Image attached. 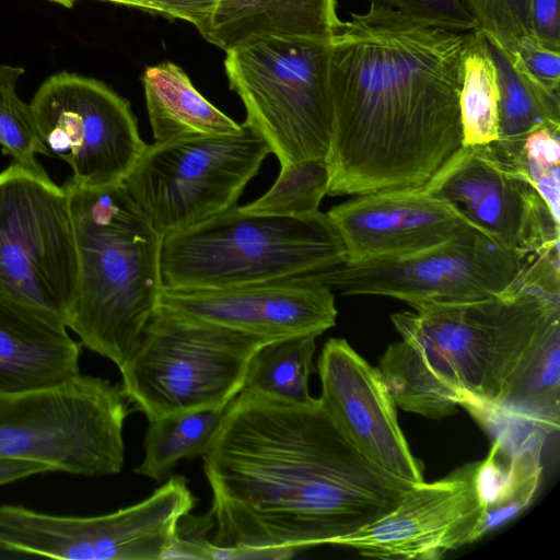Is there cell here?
Returning a JSON list of instances; mask_svg holds the SVG:
<instances>
[{
  "instance_id": "6da1fadb",
  "label": "cell",
  "mask_w": 560,
  "mask_h": 560,
  "mask_svg": "<svg viewBox=\"0 0 560 560\" xmlns=\"http://www.w3.org/2000/svg\"><path fill=\"white\" fill-rule=\"evenodd\" d=\"M212 542L236 559L334 545L394 510L415 486L365 458L319 398L243 388L201 455Z\"/></svg>"
},
{
  "instance_id": "5bb4252c",
  "label": "cell",
  "mask_w": 560,
  "mask_h": 560,
  "mask_svg": "<svg viewBox=\"0 0 560 560\" xmlns=\"http://www.w3.org/2000/svg\"><path fill=\"white\" fill-rule=\"evenodd\" d=\"M421 189L455 205L499 245L523 258L559 250L560 222L489 144H463Z\"/></svg>"
},
{
  "instance_id": "83f0119b",
  "label": "cell",
  "mask_w": 560,
  "mask_h": 560,
  "mask_svg": "<svg viewBox=\"0 0 560 560\" xmlns=\"http://www.w3.org/2000/svg\"><path fill=\"white\" fill-rule=\"evenodd\" d=\"M280 167L278 178L267 192L241 209L276 217H300L318 211L329 183L326 160L308 159Z\"/></svg>"
},
{
  "instance_id": "8fae6325",
  "label": "cell",
  "mask_w": 560,
  "mask_h": 560,
  "mask_svg": "<svg viewBox=\"0 0 560 560\" xmlns=\"http://www.w3.org/2000/svg\"><path fill=\"white\" fill-rule=\"evenodd\" d=\"M196 498L183 476L147 499L102 515L69 516L0 504V549L63 560L171 559L180 518Z\"/></svg>"
},
{
  "instance_id": "9c48e42d",
  "label": "cell",
  "mask_w": 560,
  "mask_h": 560,
  "mask_svg": "<svg viewBox=\"0 0 560 560\" xmlns=\"http://www.w3.org/2000/svg\"><path fill=\"white\" fill-rule=\"evenodd\" d=\"M269 153L267 142L243 124L235 133L147 144L122 183L165 236L235 207Z\"/></svg>"
},
{
  "instance_id": "d590c367",
  "label": "cell",
  "mask_w": 560,
  "mask_h": 560,
  "mask_svg": "<svg viewBox=\"0 0 560 560\" xmlns=\"http://www.w3.org/2000/svg\"><path fill=\"white\" fill-rule=\"evenodd\" d=\"M48 1L55 2V3L62 5L67 9H71L78 0H48Z\"/></svg>"
},
{
  "instance_id": "836d02e7",
  "label": "cell",
  "mask_w": 560,
  "mask_h": 560,
  "mask_svg": "<svg viewBox=\"0 0 560 560\" xmlns=\"http://www.w3.org/2000/svg\"><path fill=\"white\" fill-rule=\"evenodd\" d=\"M528 24L536 42L560 51V0H529Z\"/></svg>"
},
{
  "instance_id": "7402d4cb",
  "label": "cell",
  "mask_w": 560,
  "mask_h": 560,
  "mask_svg": "<svg viewBox=\"0 0 560 560\" xmlns=\"http://www.w3.org/2000/svg\"><path fill=\"white\" fill-rule=\"evenodd\" d=\"M541 448L513 447L495 436L488 456L478 462L477 483L483 504L477 538L503 525L532 502L540 483Z\"/></svg>"
},
{
  "instance_id": "30bf717a",
  "label": "cell",
  "mask_w": 560,
  "mask_h": 560,
  "mask_svg": "<svg viewBox=\"0 0 560 560\" xmlns=\"http://www.w3.org/2000/svg\"><path fill=\"white\" fill-rule=\"evenodd\" d=\"M77 252L63 187L15 162L0 173V298L70 322Z\"/></svg>"
},
{
  "instance_id": "f1b7e54d",
  "label": "cell",
  "mask_w": 560,
  "mask_h": 560,
  "mask_svg": "<svg viewBox=\"0 0 560 560\" xmlns=\"http://www.w3.org/2000/svg\"><path fill=\"white\" fill-rule=\"evenodd\" d=\"M24 72L23 67L0 62V145L13 162L37 176L49 177L36 160V154L47 155V152L39 140L31 105L16 93Z\"/></svg>"
},
{
  "instance_id": "e0dca14e",
  "label": "cell",
  "mask_w": 560,
  "mask_h": 560,
  "mask_svg": "<svg viewBox=\"0 0 560 560\" xmlns=\"http://www.w3.org/2000/svg\"><path fill=\"white\" fill-rule=\"evenodd\" d=\"M308 276V275H307ZM303 276L228 288H162L158 307L275 341L336 324L332 290Z\"/></svg>"
},
{
  "instance_id": "ffe728a7",
  "label": "cell",
  "mask_w": 560,
  "mask_h": 560,
  "mask_svg": "<svg viewBox=\"0 0 560 560\" xmlns=\"http://www.w3.org/2000/svg\"><path fill=\"white\" fill-rule=\"evenodd\" d=\"M336 0H218L198 31L228 51L255 37L330 40L342 26Z\"/></svg>"
},
{
  "instance_id": "3957f363",
  "label": "cell",
  "mask_w": 560,
  "mask_h": 560,
  "mask_svg": "<svg viewBox=\"0 0 560 560\" xmlns=\"http://www.w3.org/2000/svg\"><path fill=\"white\" fill-rule=\"evenodd\" d=\"M410 306L390 316L401 340L378 370L397 407L430 419L460 406L488 428L560 336V295L518 278L485 299Z\"/></svg>"
},
{
  "instance_id": "2e32d148",
  "label": "cell",
  "mask_w": 560,
  "mask_h": 560,
  "mask_svg": "<svg viewBox=\"0 0 560 560\" xmlns=\"http://www.w3.org/2000/svg\"><path fill=\"white\" fill-rule=\"evenodd\" d=\"M319 400L350 443L384 471L412 485L424 468L398 423L396 404L378 370L342 338H331L317 362Z\"/></svg>"
},
{
  "instance_id": "d6a6232c",
  "label": "cell",
  "mask_w": 560,
  "mask_h": 560,
  "mask_svg": "<svg viewBox=\"0 0 560 560\" xmlns=\"http://www.w3.org/2000/svg\"><path fill=\"white\" fill-rule=\"evenodd\" d=\"M163 13L191 23L199 31L208 21L218 0H101Z\"/></svg>"
},
{
  "instance_id": "277c9868",
  "label": "cell",
  "mask_w": 560,
  "mask_h": 560,
  "mask_svg": "<svg viewBox=\"0 0 560 560\" xmlns=\"http://www.w3.org/2000/svg\"><path fill=\"white\" fill-rule=\"evenodd\" d=\"M62 187L77 252L68 327L121 372L158 306L163 235L124 183L90 189L69 178Z\"/></svg>"
},
{
  "instance_id": "cb8c5ba5",
  "label": "cell",
  "mask_w": 560,
  "mask_h": 560,
  "mask_svg": "<svg viewBox=\"0 0 560 560\" xmlns=\"http://www.w3.org/2000/svg\"><path fill=\"white\" fill-rule=\"evenodd\" d=\"M459 114L464 145H486L499 139V89L486 35L465 34Z\"/></svg>"
},
{
  "instance_id": "ba28073f",
  "label": "cell",
  "mask_w": 560,
  "mask_h": 560,
  "mask_svg": "<svg viewBox=\"0 0 560 560\" xmlns=\"http://www.w3.org/2000/svg\"><path fill=\"white\" fill-rule=\"evenodd\" d=\"M262 338L155 308L120 372L121 389L150 421L224 408L244 388Z\"/></svg>"
},
{
  "instance_id": "52a82bcc",
  "label": "cell",
  "mask_w": 560,
  "mask_h": 560,
  "mask_svg": "<svg viewBox=\"0 0 560 560\" xmlns=\"http://www.w3.org/2000/svg\"><path fill=\"white\" fill-rule=\"evenodd\" d=\"M231 90L244 125L269 145L280 166L326 159L332 129L330 40L255 37L225 51Z\"/></svg>"
},
{
  "instance_id": "e575fe53",
  "label": "cell",
  "mask_w": 560,
  "mask_h": 560,
  "mask_svg": "<svg viewBox=\"0 0 560 560\" xmlns=\"http://www.w3.org/2000/svg\"><path fill=\"white\" fill-rule=\"evenodd\" d=\"M50 471L49 467L30 460L0 459V486Z\"/></svg>"
},
{
  "instance_id": "603a6c76",
  "label": "cell",
  "mask_w": 560,
  "mask_h": 560,
  "mask_svg": "<svg viewBox=\"0 0 560 560\" xmlns=\"http://www.w3.org/2000/svg\"><path fill=\"white\" fill-rule=\"evenodd\" d=\"M486 38L499 89L498 140L520 138L540 127H560L559 93L530 77L501 43Z\"/></svg>"
},
{
  "instance_id": "7c38bea8",
  "label": "cell",
  "mask_w": 560,
  "mask_h": 560,
  "mask_svg": "<svg viewBox=\"0 0 560 560\" xmlns=\"http://www.w3.org/2000/svg\"><path fill=\"white\" fill-rule=\"evenodd\" d=\"M30 105L47 155L68 163L81 187L121 184L147 147L129 102L97 79L57 72Z\"/></svg>"
},
{
  "instance_id": "4dcf8cb0",
  "label": "cell",
  "mask_w": 560,
  "mask_h": 560,
  "mask_svg": "<svg viewBox=\"0 0 560 560\" xmlns=\"http://www.w3.org/2000/svg\"><path fill=\"white\" fill-rule=\"evenodd\" d=\"M418 23L455 33L479 30L464 0H370Z\"/></svg>"
},
{
  "instance_id": "4316f807",
  "label": "cell",
  "mask_w": 560,
  "mask_h": 560,
  "mask_svg": "<svg viewBox=\"0 0 560 560\" xmlns=\"http://www.w3.org/2000/svg\"><path fill=\"white\" fill-rule=\"evenodd\" d=\"M489 147L532 185L560 222V127H540L520 138L495 140Z\"/></svg>"
},
{
  "instance_id": "9a60e30c",
  "label": "cell",
  "mask_w": 560,
  "mask_h": 560,
  "mask_svg": "<svg viewBox=\"0 0 560 560\" xmlns=\"http://www.w3.org/2000/svg\"><path fill=\"white\" fill-rule=\"evenodd\" d=\"M477 467L478 462L466 464L440 480L415 485L385 516L334 545L380 559L438 560L475 542L483 511Z\"/></svg>"
},
{
  "instance_id": "484cf974",
  "label": "cell",
  "mask_w": 560,
  "mask_h": 560,
  "mask_svg": "<svg viewBox=\"0 0 560 560\" xmlns=\"http://www.w3.org/2000/svg\"><path fill=\"white\" fill-rule=\"evenodd\" d=\"M317 336L300 335L270 341L252 358L244 388L278 398L308 402V378L315 372Z\"/></svg>"
},
{
  "instance_id": "f546056e",
  "label": "cell",
  "mask_w": 560,
  "mask_h": 560,
  "mask_svg": "<svg viewBox=\"0 0 560 560\" xmlns=\"http://www.w3.org/2000/svg\"><path fill=\"white\" fill-rule=\"evenodd\" d=\"M479 30L511 50L521 39L530 37L529 0H464Z\"/></svg>"
},
{
  "instance_id": "4fadbf2b",
  "label": "cell",
  "mask_w": 560,
  "mask_h": 560,
  "mask_svg": "<svg viewBox=\"0 0 560 560\" xmlns=\"http://www.w3.org/2000/svg\"><path fill=\"white\" fill-rule=\"evenodd\" d=\"M527 258L478 228L412 254L341 264L308 279L346 295H384L411 305L485 299L510 289Z\"/></svg>"
},
{
  "instance_id": "d6986e66",
  "label": "cell",
  "mask_w": 560,
  "mask_h": 560,
  "mask_svg": "<svg viewBox=\"0 0 560 560\" xmlns=\"http://www.w3.org/2000/svg\"><path fill=\"white\" fill-rule=\"evenodd\" d=\"M81 346L58 318L0 298V390L51 386L80 374Z\"/></svg>"
},
{
  "instance_id": "d4e9b609",
  "label": "cell",
  "mask_w": 560,
  "mask_h": 560,
  "mask_svg": "<svg viewBox=\"0 0 560 560\" xmlns=\"http://www.w3.org/2000/svg\"><path fill=\"white\" fill-rule=\"evenodd\" d=\"M226 407L185 411L150 421L144 436V457L135 471L161 481L178 460L201 456Z\"/></svg>"
},
{
  "instance_id": "8992f818",
  "label": "cell",
  "mask_w": 560,
  "mask_h": 560,
  "mask_svg": "<svg viewBox=\"0 0 560 560\" xmlns=\"http://www.w3.org/2000/svg\"><path fill=\"white\" fill-rule=\"evenodd\" d=\"M120 385L78 374L58 384L0 390V459H22L85 477L120 472L131 411Z\"/></svg>"
},
{
  "instance_id": "ac0fdd59",
  "label": "cell",
  "mask_w": 560,
  "mask_h": 560,
  "mask_svg": "<svg viewBox=\"0 0 560 560\" xmlns=\"http://www.w3.org/2000/svg\"><path fill=\"white\" fill-rule=\"evenodd\" d=\"M327 215L342 241L346 264L412 254L478 228L455 205L421 188L359 195Z\"/></svg>"
},
{
  "instance_id": "7a4b0ae2",
  "label": "cell",
  "mask_w": 560,
  "mask_h": 560,
  "mask_svg": "<svg viewBox=\"0 0 560 560\" xmlns=\"http://www.w3.org/2000/svg\"><path fill=\"white\" fill-rule=\"evenodd\" d=\"M466 33L370 2L330 39L327 195L419 189L463 145Z\"/></svg>"
},
{
  "instance_id": "44dd1931",
  "label": "cell",
  "mask_w": 560,
  "mask_h": 560,
  "mask_svg": "<svg viewBox=\"0 0 560 560\" xmlns=\"http://www.w3.org/2000/svg\"><path fill=\"white\" fill-rule=\"evenodd\" d=\"M141 81L154 142L243 129V124L211 104L185 71L171 61L147 67Z\"/></svg>"
},
{
  "instance_id": "1f68e13d",
  "label": "cell",
  "mask_w": 560,
  "mask_h": 560,
  "mask_svg": "<svg viewBox=\"0 0 560 560\" xmlns=\"http://www.w3.org/2000/svg\"><path fill=\"white\" fill-rule=\"evenodd\" d=\"M522 68L548 90L560 91V51L549 49L532 36L521 39L511 50Z\"/></svg>"
},
{
  "instance_id": "5b68a950",
  "label": "cell",
  "mask_w": 560,
  "mask_h": 560,
  "mask_svg": "<svg viewBox=\"0 0 560 560\" xmlns=\"http://www.w3.org/2000/svg\"><path fill=\"white\" fill-rule=\"evenodd\" d=\"M346 261L327 213L255 214L232 207L163 236L164 288H228L296 279Z\"/></svg>"
}]
</instances>
